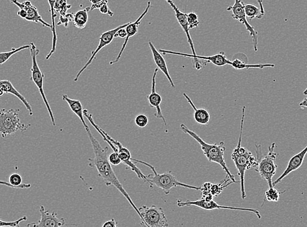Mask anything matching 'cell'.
<instances>
[{
  "mask_svg": "<svg viewBox=\"0 0 307 227\" xmlns=\"http://www.w3.org/2000/svg\"><path fill=\"white\" fill-rule=\"evenodd\" d=\"M280 193L274 187H269L266 192V197L269 202H278L280 198Z\"/></svg>",
  "mask_w": 307,
  "mask_h": 227,
  "instance_id": "obj_30",
  "label": "cell"
},
{
  "mask_svg": "<svg viewBox=\"0 0 307 227\" xmlns=\"http://www.w3.org/2000/svg\"><path fill=\"white\" fill-rule=\"evenodd\" d=\"M109 161L111 165L114 166L119 165L120 163H122L118 154L115 153V152H113V153L109 156Z\"/></svg>",
  "mask_w": 307,
  "mask_h": 227,
  "instance_id": "obj_36",
  "label": "cell"
},
{
  "mask_svg": "<svg viewBox=\"0 0 307 227\" xmlns=\"http://www.w3.org/2000/svg\"><path fill=\"white\" fill-rule=\"evenodd\" d=\"M159 51L162 55H177L184 57L191 58L193 60H201L204 61L207 64H209V63H212V64L216 65V66L219 67L224 66L225 65H229L230 62H231V60L227 59L225 53L222 52H222L216 53L215 55L208 56V57L197 55H190V54L180 52H174V51L164 50V49H160Z\"/></svg>",
  "mask_w": 307,
  "mask_h": 227,
  "instance_id": "obj_11",
  "label": "cell"
},
{
  "mask_svg": "<svg viewBox=\"0 0 307 227\" xmlns=\"http://www.w3.org/2000/svg\"><path fill=\"white\" fill-rule=\"evenodd\" d=\"M71 8V5L67 3V0H57L55 4V12L59 13L60 15H66L67 11Z\"/></svg>",
  "mask_w": 307,
  "mask_h": 227,
  "instance_id": "obj_29",
  "label": "cell"
},
{
  "mask_svg": "<svg viewBox=\"0 0 307 227\" xmlns=\"http://www.w3.org/2000/svg\"><path fill=\"white\" fill-rule=\"evenodd\" d=\"M127 36V32L125 28H121L119 30L116 32L115 35V38L116 37H120V38H125Z\"/></svg>",
  "mask_w": 307,
  "mask_h": 227,
  "instance_id": "obj_38",
  "label": "cell"
},
{
  "mask_svg": "<svg viewBox=\"0 0 307 227\" xmlns=\"http://www.w3.org/2000/svg\"><path fill=\"white\" fill-rule=\"evenodd\" d=\"M17 15L19 16L20 18L25 19L27 16V13L24 9H19V11L17 12Z\"/></svg>",
  "mask_w": 307,
  "mask_h": 227,
  "instance_id": "obj_41",
  "label": "cell"
},
{
  "mask_svg": "<svg viewBox=\"0 0 307 227\" xmlns=\"http://www.w3.org/2000/svg\"><path fill=\"white\" fill-rule=\"evenodd\" d=\"M30 45H25L20 47L18 48H12L11 51H6V52L0 53V65L4 64L9 58L12 57L13 55H15L16 53L20 52L21 51L24 50V49H30Z\"/></svg>",
  "mask_w": 307,
  "mask_h": 227,
  "instance_id": "obj_28",
  "label": "cell"
},
{
  "mask_svg": "<svg viewBox=\"0 0 307 227\" xmlns=\"http://www.w3.org/2000/svg\"><path fill=\"white\" fill-rule=\"evenodd\" d=\"M130 22L125 23L124 25H120L119 27L115 28V29L109 30L108 31L105 32L103 33V34H101L99 38V42L98 46H97L96 49L93 51L91 57L89 58V60H88V62L86 63L85 65H84L80 71L78 72V74H76L75 78L74 79V81L76 82L79 80V77H80L81 74H82L84 71H85V70H86V69H87V67L92 64L93 60H94L95 58H96L97 53H98L102 49L104 48L105 47L109 46V44H110L111 42L113 41V39H115V35L116 32L121 29V28L126 27L127 26L130 24Z\"/></svg>",
  "mask_w": 307,
  "mask_h": 227,
  "instance_id": "obj_12",
  "label": "cell"
},
{
  "mask_svg": "<svg viewBox=\"0 0 307 227\" xmlns=\"http://www.w3.org/2000/svg\"><path fill=\"white\" fill-rule=\"evenodd\" d=\"M303 95L306 96L307 95V87L305 90H304L303 92Z\"/></svg>",
  "mask_w": 307,
  "mask_h": 227,
  "instance_id": "obj_47",
  "label": "cell"
},
{
  "mask_svg": "<svg viewBox=\"0 0 307 227\" xmlns=\"http://www.w3.org/2000/svg\"><path fill=\"white\" fill-rule=\"evenodd\" d=\"M28 217L23 216L21 218L16 220L14 221H6L0 219V227L2 226H19L20 223L23 221H27Z\"/></svg>",
  "mask_w": 307,
  "mask_h": 227,
  "instance_id": "obj_34",
  "label": "cell"
},
{
  "mask_svg": "<svg viewBox=\"0 0 307 227\" xmlns=\"http://www.w3.org/2000/svg\"><path fill=\"white\" fill-rule=\"evenodd\" d=\"M148 122H149L148 118L145 114H139L135 119L136 125L140 128H145L148 125Z\"/></svg>",
  "mask_w": 307,
  "mask_h": 227,
  "instance_id": "obj_35",
  "label": "cell"
},
{
  "mask_svg": "<svg viewBox=\"0 0 307 227\" xmlns=\"http://www.w3.org/2000/svg\"><path fill=\"white\" fill-rule=\"evenodd\" d=\"M246 107L244 106L242 109V116L241 120V129L240 135L238 144L232 154V159L236 165L238 175L240 177L241 193L242 199H245L246 197L245 177L246 171L251 169V168H255L258 167V160L253 155L250 151H248L245 147H242V135H243V130L244 128V123L245 119Z\"/></svg>",
  "mask_w": 307,
  "mask_h": 227,
  "instance_id": "obj_2",
  "label": "cell"
},
{
  "mask_svg": "<svg viewBox=\"0 0 307 227\" xmlns=\"http://www.w3.org/2000/svg\"><path fill=\"white\" fill-rule=\"evenodd\" d=\"M57 2V0H48V3L49 4L50 6V11L51 14V19H52V29H51V31L53 33V44H52V49L46 55V60H48L51 57V56L53 55L55 53L56 50H57V31H56V22H55V18L57 17V14L56 13L55 11V4Z\"/></svg>",
  "mask_w": 307,
  "mask_h": 227,
  "instance_id": "obj_23",
  "label": "cell"
},
{
  "mask_svg": "<svg viewBox=\"0 0 307 227\" xmlns=\"http://www.w3.org/2000/svg\"><path fill=\"white\" fill-rule=\"evenodd\" d=\"M187 20L190 30L196 29L199 27V21L198 16L194 12L187 14Z\"/></svg>",
  "mask_w": 307,
  "mask_h": 227,
  "instance_id": "obj_31",
  "label": "cell"
},
{
  "mask_svg": "<svg viewBox=\"0 0 307 227\" xmlns=\"http://www.w3.org/2000/svg\"><path fill=\"white\" fill-rule=\"evenodd\" d=\"M230 65L236 70H244L248 69H264L265 67H274L275 65L273 64H248L239 59H235L231 61Z\"/></svg>",
  "mask_w": 307,
  "mask_h": 227,
  "instance_id": "obj_25",
  "label": "cell"
},
{
  "mask_svg": "<svg viewBox=\"0 0 307 227\" xmlns=\"http://www.w3.org/2000/svg\"><path fill=\"white\" fill-rule=\"evenodd\" d=\"M140 213L141 224L149 227H165L169 226L168 220L162 208L152 205L143 206L138 208Z\"/></svg>",
  "mask_w": 307,
  "mask_h": 227,
  "instance_id": "obj_8",
  "label": "cell"
},
{
  "mask_svg": "<svg viewBox=\"0 0 307 227\" xmlns=\"http://www.w3.org/2000/svg\"><path fill=\"white\" fill-rule=\"evenodd\" d=\"M118 226V222H116L115 219H112L109 221H106L104 224L103 227H117Z\"/></svg>",
  "mask_w": 307,
  "mask_h": 227,
  "instance_id": "obj_40",
  "label": "cell"
},
{
  "mask_svg": "<svg viewBox=\"0 0 307 227\" xmlns=\"http://www.w3.org/2000/svg\"><path fill=\"white\" fill-rule=\"evenodd\" d=\"M245 11L246 17L250 20L254 18H262L263 15L260 8L252 4L245 5Z\"/></svg>",
  "mask_w": 307,
  "mask_h": 227,
  "instance_id": "obj_27",
  "label": "cell"
},
{
  "mask_svg": "<svg viewBox=\"0 0 307 227\" xmlns=\"http://www.w3.org/2000/svg\"><path fill=\"white\" fill-rule=\"evenodd\" d=\"M132 161H134L135 163L143 164V165L152 170L153 174L146 175L148 179V184H149L151 189H153L154 186L161 189L166 195H169L171 189L174 188V187H185V188L194 189L195 191L200 190V187L191 186V185L178 181L172 171H168V172L163 173V174H158L153 166L145 162V161L137 160V159L133 158H132Z\"/></svg>",
  "mask_w": 307,
  "mask_h": 227,
  "instance_id": "obj_4",
  "label": "cell"
},
{
  "mask_svg": "<svg viewBox=\"0 0 307 227\" xmlns=\"http://www.w3.org/2000/svg\"><path fill=\"white\" fill-rule=\"evenodd\" d=\"M177 206L178 207H196L206 210L224 209L249 212H252L253 214H254L255 215H257L258 219H262V215L260 214V212L258 210L252 209V208L227 207V206L220 205L219 203L215 202V201L213 200V199L208 200V199L202 198L201 199H199V200L193 201L187 200L186 201V202H183V201L181 200H178Z\"/></svg>",
  "mask_w": 307,
  "mask_h": 227,
  "instance_id": "obj_9",
  "label": "cell"
},
{
  "mask_svg": "<svg viewBox=\"0 0 307 227\" xmlns=\"http://www.w3.org/2000/svg\"><path fill=\"white\" fill-rule=\"evenodd\" d=\"M62 99L68 104L72 112H73L78 117L79 119H80L85 130L89 128V126L87 125L85 121L83 106L80 100L71 99V98L68 97V96L66 95L62 96Z\"/></svg>",
  "mask_w": 307,
  "mask_h": 227,
  "instance_id": "obj_22",
  "label": "cell"
},
{
  "mask_svg": "<svg viewBox=\"0 0 307 227\" xmlns=\"http://www.w3.org/2000/svg\"><path fill=\"white\" fill-rule=\"evenodd\" d=\"M166 1L170 5L172 9H173L176 20H177L178 24L182 28L184 32L185 33L186 36H187L188 43H189L190 48L192 51V55H197L194 48V42H193L189 32L190 29L187 20V13H184L182 11H181L178 7L176 6V5L174 4L173 0H166Z\"/></svg>",
  "mask_w": 307,
  "mask_h": 227,
  "instance_id": "obj_17",
  "label": "cell"
},
{
  "mask_svg": "<svg viewBox=\"0 0 307 227\" xmlns=\"http://www.w3.org/2000/svg\"><path fill=\"white\" fill-rule=\"evenodd\" d=\"M181 129L183 132L187 134L194 139L201 146V150L203 151L204 155L206 156L209 161L212 163H215L219 165L224 172L226 173L227 177H229L230 181L234 184L239 183L235 179L234 175L230 172L229 168L227 167L226 163L225 161L224 154L225 151V147L224 142H220V144H208L204 141L197 133L190 130L187 126L181 124Z\"/></svg>",
  "mask_w": 307,
  "mask_h": 227,
  "instance_id": "obj_3",
  "label": "cell"
},
{
  "mask_svg": "<svg viewBox=\"0 0 307 227\" xmlns=\"http://www.w3.org/2000/svg\"><path fill=\"white\" fill-rule=\"evenodd\" d=\"M74 14L72 13H67L66 15H60L59 21L57 23V26L64 25L65 27H68L69 23L73 22Z\"/></svg>",
  "mask_w": 307,
  "mask_h": 227,
  "instance_id": "obj_32",
  "label": "cell"
},
{
  "mask_svg": "<svg viewBox=\"0 0 307 227\" xmlns=\"http://www.w3.org/2000/svg\"><path fill=\"white\" fill-rule=\"evenodd\" d=\"M148 46H149L151 52H152L154 61H155V64H157L158 69L166 76L172 87L174 88L175 85H174L173 79H172L170 74H169L166 61L165 60L164 57H163L162 54L159 51H158V49L154 46L152 42H148Z\"/></svg>",
  "mask_w": 307,
  "mask_h": 227,
  "instance_id": "obj_19",
  "label": "cell"
},
{
  "mask_svg": "<svg viewBox=\"0 0 307 227\" xmlns=\"http://www.w3.org/2000/svg\"><path fill=\"white\" fill-rule=\"evenodd\" d=\"M158 72V69H156L155 72H154L152 79V88H151V93L149 95H148L147 98L148 102L149 103L150 106L151 107H155L157 109V113L155 114V116L158 119H162L164 122L165 126L167 127V123L165 119L164 115L162 114V111L160 105L162 104V98L160 94H158L156 90V78Z\"/></svg>",
  "mask_w": 307,
  "mask_h": 227,
  "instance_id": "obj_16",
  "label": "cell"
},
{
  "mask_svg": "<svg viewBox=\"0 0 307 227\" xmlns=\"http://www.w3.org/2000/svg\"><path fill=\"white\" fill-rule=\"evenodd\" d=\"M258 5L260 6V11H261V13L264 16L265 15V9L264 7V4H263V0H257Z\"/></svg>",
  "mask_w": 307,
  "mask_h": 227,
  "instance_id": "obj_42",
  "label": "cell"
},
{
  "mask_svg": "<svg viewBox=\"0 0 307 227\" xmlns=\"http://www.w3.org/2000/svg\"><path fill=\"white\" fill-rule=\"evenodd\" d=\"M4 92L3 91V90L1 88H0V97H2V96H3L4 95Z\"/></svg>",
  "mask_w": 307,
  "mask_h": 227,
  "instance_id": "obj_46",
  "label": "cell"
},
{
  "mask_svg": "<svg viewBox=\"0 0 307 227\" xmlns=\"http://www.w3.org/2000/svg\"><path fill=\"white\" fill-rule=\"evenodd\" d=\"M307 154V146L305 148L303 149L299 153L295 154L294 156H292L290 158L289 162H288V166L286 170L284 171L282 175H280V177H278L277 179L273 182V186H275L276 185L279 184L283 181V179L285 177L288 176L291 172H294V171L298 170L301 165H303L304 158Z\"/></svg>",
  "mask_w": 307,
  "mask_h": 227,
  "instance_id": "obj_18",
  "label": "cell"
},
{
  "mask_svg": "<svg viewBox=\"0 0 307 227\" xmlns=\"http://www.w3.org/2000/svg\"><path fill=\"white\" fill-rule=\"evenodd\" d=\"M0 185H1V186H6L7 187H11V188L15 189V187H14V186H13L9 182L0 181Z\"/></svg>",
  "mask_w": 307,
  "mask_h": 227,
  "instance_id": "obj_43",
  "label": "cell"
},
{
  "mask_svg": "<svg viewBox=\"0 0 307 227\" xmlns=\"http://www.w3.org/2000/svg\"><path fill=\"white\" fill-rule=\"evenodd\" d=\"M30 48L29 49L30 53H31L32 59L31 79L39 89L42 99H43L44 103H45L46 109H47L48 113V115H49L53 125L56 126L57 125V123H56L55 116L54 114H53V110L51 109L49 103H48L47 97H46L45 95V90H44V77H45V76H44L43 72L41 71L40 67H39L38 59H37L39 51L33 42H31V43H30Z\"/></svg>",
  "mask_w": 307,
  "mask_h": 227,
  "instance_id": "obj_7",
  "label": "cell"
},
{
  "mask_svg": "<svg viewBox=\"0 0 307 227\" xmlns=\"http://www.w3.org/2000/svg\"><path fill=\"white\" fill-rule=\"evenodd\" d=\"M245 4L242 0H235L233 6L227 8V11H232V18L235 20H239L242 25L245 26L247 31L249 32L250 36L252 37L253 49L255 52L258 51V33L254 27L248 23L245 11Z\"/></svg>",
  "mask_w": 307,
  "mask_h": 227,
  "instance_id": "obj_10",
  "label": "cell"
},
{
  "mask_svg": "<svg viewBox=\"0 0 307 227\" xmlns=\"http://www.w3.org/2000/svg\"><path fill=\"white\" fill-rule=\"evenodd\" d=\"M9 182L15 187V189H29L32 187L31 184H22V175L18 173L11 174L9 177Z\"/></svg>",
  "mask_w": 307,
  "mask_h": 227,
  "instance_id": "obj_26",
  "label": "cell"
},
{
  "mask_svg": "<svg viewBox=\"0 0 307 227\" xmlns=\"http://www.w3.org/2000/svg\"><path fill=\"white\" fill-rule=\"evenodd\" d=\"M183 96L194 109V120L200 125H208L209 121H210L211 116L208 110L203 108H197L194 102H192L191 98L188 97L187 93H183Z\"/></svg>",
  "mask_w": 307,
  "mask_h": 227,
  "instance_id": "obj_21",
  "label": "cell"
},
{
  "mask_svg": "<svg viewBox=\"0 0 307 227\" xmlns=\"http://www.w3.org/2000/svg\"><path fill=\"white\" fill-rule=\"evenodd\" d=\"M9 3L13 4L17 6L19 9H24L27 13L25 20L30 22H39L43 25L44 27L52 29V25L46 23L45 20L42 18L41 16L39 15L38 9L36 6L30 1H25L24 2H19L18 0H7Z\"/></svg>",
  "mask_w": 307,
  "mask_h": 227,
  "instance_id": "obj_14",
  "label": "cell"
},
{
  "mask_svg": "<svg viewBox=\"0 0 307 227\" xmlns=\"http://www.w3.org/2000/svg\"><path fill=\"white\" fill-rule=\"evenodd\" d=\"M101 1L102 0H90V2H91L92 4H96Z\"/></svg>",
  "mask_w": 307,
  "mask_h": 227,
  "instance_id": "obj_45",
  "label": "cell"
},
{
  "mask_svg": "<svg viewBox=\"0 0 307 227\" xmlns=\"http://www.w3.org/2000/svg\"><path fill=\"white\" fill-rule=\"evenodd\" d=\"M100 12L104 15H108L109 16H113L114 13L111 10L108 6V4H105L101 8L99 9Z\"/></svg>",
  "mask_w": 307,
  "mask_h": 227,
  "instance_id": "obj_37",
  "label": "cell"
},
{
  "mask_svg": "<svg viewBox=\"0 0 307 227\" xmlns=\"http://www.w3.org/2000/svg\"><path fill=\"white\" fill-rule=\"evenodd\" d=\"M275 145V143H273L271 146L269 147L268 153L264 158H262L261 146L255 145L258 158L260 159L258 160L257 170H255L259 173L263 179L266 180L269 187H273L272 179L276 174L278 167L276 164V159L278 154L274 153V151Z\"/></svg>",
  "mask_w": 307,
  "mask_h": 227,
  "instance_id": "obj_6",
  "label": "cell"
},
{
  "mask_svg": "<svg viewBox=\"0 0 307 227\" xmlns=\"http://www.w3.org/2000/svg\"><path fill=\"white\" fill-rule=\"evenodd\" d=\"M105 4H108V0H102L101 2L96 4H92L91 7H90V11H93L96 9H99Z\"/></svg>",
  "mask_w": 307,
  "mask_h": 227,
  "instance_id": "obj_39",
  "label": "cell"
},
{
  "mask_svg": "<svg viewBox=\"0 0 307 227\" xmlns=\"http://www.w3.org/2000/svg\"><path fill=\"white\" fill-rule=\"evenodd\" d=\"M41 219L38 223H32L27 224L28 226L34 227H53L66 225V221L64 218H58L57 213H50L46 210L44 206H41L39 209Z\"/></svg>",
  "mask_w": 307,
  "mask_h": 227,
  "instance_id": "obj_13",
  "label": "cell"
},
{
  "mask_svg": "<svg viewBox=\"0 0 307 227\" xmlns=\"http://www.w3.org/2000/svg\"><path fill=\"white\" fill-rule=\"evenodd\" d=\"M20 110L17 109H0V134L3 138L8 135L15 134L18 130L21 132L29 129L31 125H25L21 122L18 113Z\"/></svg>",
  "mask_w": 307,
  "mask_h": 227,
  "instance_id": "obj_5",
  "label": "cell"
},
{
  "mask_svg": "<svg viewBox=\"0 0 307 227\" xmlns=\"http://www.w3.org/2000/svg\"><path fill=\"white\" fill-rule=\"evenodd\" d=\"M299 106L302 107H307V97L304 98L303 101L300 103Z\"/></svg>",
  "mask_w": 307,
  "mask_h": 227,
  "instance_id": "obj_44",
  "label": "cell"
},
{
  "mask_svg": "<svg viewBox=\"0 0 307 227\" xmlns=\"http://www.w3.org/2000/svg\"><path fill=\"white\" fill-rule=\"evenodd\" d=\"M0 88L3 90L5 93L11 94L15 97H17L22 102L24 105L25 108L29 111L30 116H33V110H32L31 105L27 101L24 97H23L18 91L16 89L11 82L9 80H1L0 81Z\"/></svg>",
  "mask_w": 307,
  "mask_h": 227,
  "instance_id": "obj_20",
  "label": "cell"
},
{
  "mask_svg": "<svg viewBox=\"0 0 307 227\" xmlns=\"http://www.w3.org/2000/svg\"><path fill=\"white\" fill-rule=\"evenodd\" d=\"M226 180L224 182L221 183L220 184H212L211 187V193L213 196H218L222 193L223 189L225 188L227 186H228L230 184L223 186L226 182Z\"/></svg>",
  "mask_w": 307,
  "mask_h": 227,
  "instance_id": "obj_33",
  "label": "cell"
},
{
  "mask_svg": "<svg viewBox=\"0 0 307 227\" xmlns=\"http://www.w3.org/2000/svg\"><path fill=\"white\" fill-rule=\"evenodd\" d=\"M151 7V2H148L147 6L146 7V9L145 11H143V13L141 14L140 16L134 22H130V24L127 26L125 28V30H126L127 32V36L125 37V41L124 44H123L122 48L121 49L120 53H118L117 57H116V60H114L111 61L109 64L110 65H113L114 64H116L118 62H119L121 57H122V54L124 53L125 48H126L127 44L129 43V39L130 37H133L138 32L139 27V25H141V21L144 17H145L146 14L148 13V10H149Z\"/></svg>",
  "mask_w": 307,
  "mask_h": 227,
  "instance_id": "obj_15",
  "label": "cell"
},
{
  "mask_svg": "<svg viewBox=\"0 0 307 227\" xmlns=\"http://www.w3.org/2000/svg\"><path fill=\"white\" fill-rule=\"evenodd\" d=\"M90 11V7L81 9L74 14L73 25L79 29H85L88 21V12Z\"/></svg>",
  "mask_w": 307,
  "mask_h": 227,
  "instance_id": "obj_24",
  "label": "cell"
},
{
  "mask_svg": "<svg viewBox=\"0 0 307 227\" xmlns=\"http://www.w3.org/2000/svg\"><path fill=\"white\" fill-rule=\"evenodd\" d=\"M88 138L93 147L94 157L88 158V166L90 168H96L98 175L103 179L105 184L107 186H114L117 189L126 200L129 201L130 205L136 210L137 214L140 216L138 208H137L132 200L129 194L125 190L124 187L119 181L112 168V165L109 161L108 154V147H103L100 144L98 140L93 135L90 128L86 129Z\"/></svg>",
  "mask_w": 307,
  "mask_h": 227,
  "instance_id": "obj_1",
  "label": "cell"
}]
</instances>
